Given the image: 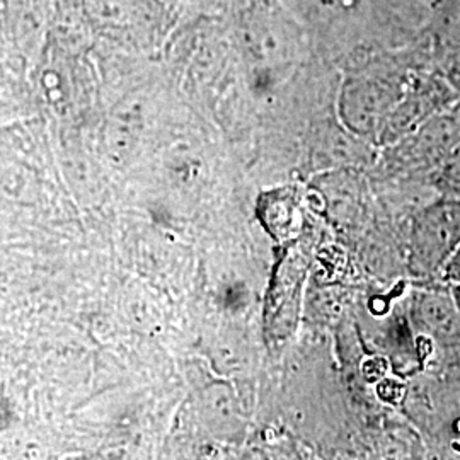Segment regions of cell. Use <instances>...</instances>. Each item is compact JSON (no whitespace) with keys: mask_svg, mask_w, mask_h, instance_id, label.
<instances>
[{"mask_svg":"<svg viewBox=\"0 0 460 460\" xmlns=\"http://www.w3.org/2000/svg\"><path fill=\"white\" fill-rule=\"evenodd\" d=\"M440 184L450 197L460 198V148L445 165Z\"/></svg>","mask_w":460,"mask_h":460,"instance_id":"cell-3","label":"cell"},{"mask_svg":"<svg viewBox=\"0 0 460 460\" xmlns=\"http://www.w3.org/2000/svg\"><path fill=\"white\" fill-rule=\"evenodd\" d=\"M423 324L435 336L456 340L460 336V314L457 307L442 296H428L420 304Z\"/></svg>","mask_w":460,"mask_h":460,"instance_id":"cell-2","label":"cell"},{"mask_svg":"<svg viewBox=\"0 0 460 460\" xmlns=\"http://www.w3.org/2000/svg\"><path fill=\"white\" fill-rule=\"evenodd\" d=\"M460 246V199L442 201L420 217L414 230L418 264L431 271Z\"/></svg>","mask_w":460,"mask_h":460,"instance_id":"cell-1","label":"cell"},{"mask_svg":"<svg viewBox=\"0 0 460 460\" xmlns=\"http://www.w3.org/2000/svg\"><path fill=\"white\" fill-rule=\"evenodd\" d=\"M448 279L460 285V246L454 251L448 263Z\"/></svg>","mask_w":460,"mask_h":460,"instance_id":"cell-4","label":"cell"}]
</instances>
